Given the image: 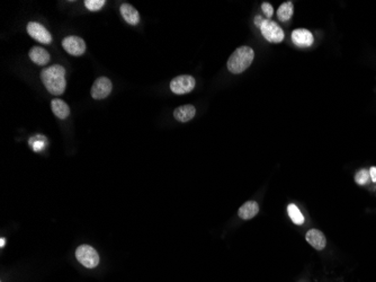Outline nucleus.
<instances>
[{
  "instance_id": "nucleus-15",
  "label": "nucleus",
  "mask_w": 376,
  "mask_h": 282,
  "mask_svg": "<svg viewBox=\"0 0 376 282\" xmlns=\"http://www.w3.org/2000/svg\"><path fill=\"white\" fill-rule=\"evenodd\" d=\"M51 108H52V112L54 113L55 117L61 119V120H65L69 117V115H70V108H69L68 104L65 101H62L60 99L52 100Z\"/></svg>"
},
{
  "instance_id": "nucleus-13",
  "label": "nucleus",
  "mask_w": 376,
  "mask_h": 282,
  "mask_svg": "<svg viewBox=\"0 0 376 282\" xmlns=\"http://www.w3.org/2000/svg\"><path fill=\"white\" fill-rule=\"evenodd\" d=\"M30 59L38 66H46L50 62V54L48 51L39 47H33L30 50Z\"/></svg>"
},
{
  "instance_id": "nucleus-24",
  "label": "nucleus",
  "mask_w": 376,
  "mask_h": 282,
  "mask_svg": "<svg viewBox=\"0 0 376 282\" xmlns=\"http://www.w3.org/2000/svg\"><path fill=\"white\" fill-rule=\"evenodd\" d=\"M6 244V239L3 237L2 239H0V247H4Z\"/></svg>"
},
{
  "instance_id": "nucleus-10",
  "label": "nucleus",
  "mask_w": 376,
  "mask_h": 282,
  "mask_svg": "<svg viewBox=\"0 0 376 282\" xmlns=\"http://www.w3.org/2000/svg\"><path fill=\"white\" fill-rule=\"evenodd\" d=\"M305 239L316 251H322L327 245L326 236L319 229H310L305 235Z\"/></svg>"
},
{
  "instance_id": "nucleus-3",
  "label": "nucleus",
  "mask_w": 376,
  "mask_h": 282,
  "mask_svg": "<svg viewBox=\"0 0 376 282\" xmlns=\"http://www.w3.org/2000/svg\"><path fill=\"white\" fill-rule=\"evenodd\" d=\"M76 257L85 268L88 269H94L100 264V255L90 245L79 246L76 251Z\"/></svg>"
},
{
  "instance_id": "nucleus-21",
  "label": "nucleus",
  "mask_w": 376,
  "mask_h": 282,
  "mask_svg": "<svg viewBox=\"0 0 376 282\" xmlns=\"http://www.w3.org/2000/svg\"><path fill=\"white\" fill-rule=\"evenodd\" d=\"M32 148L34 152H41L42 149L44 148V142L39 139V140H35L34 143H32Z\"/></svg>"
},
{
  "instance_id": "nucleus-12",
  "label": "nucleus",
  "mask_w": 376,
  "mask_h": 282,
  "mask_svg": "<svg viewBox=\"0 0 376 282\" xmlns=\"http://www.w3.org/2000/svg\"><path fill=\"white\" fill-rule=\"evenodd\" d=\"M259 212V205L256 201H247V202L240 206L238 211V216L242 220L252 219L254 216H257Z\"/></svg>"
},
{
  "instance_id": "nucleus-22",
  "label": "nucleus",
  "mask_w": 376,
  "mask_h": 282,
  "mask_svg": "<svg viewBox=\"0 0 376 282\" xmlns=\"http://www.w3.org/2000/svg\"><path fill=\"white\" fill-rule=\"evenodd\" d=\"M264 18H263V16H260V15H258V16H256V17H254V24H256V26L257 27H260V26H262L263 25V23H264Z\"/></svg>"
},
{
  "instance_id": "nucleus-23",
  "label": "nucleus",
  "mask_w": 376,
  "mask_h": 282,
  "mask_svg": "<svg viewBox=\"0 0 376 282\" xmlns=\"http://www.w3.org/2000/svg\"><path fill=\"white\" fill-rule=\"evenodd\" d=\"M369 177H371L372 182L376 183V167L369 168Z\"/></svg>"
},
{
  "instance_id": "nucleus-6",
  "label": "nucleus",
  "mask_w": 376,
  "mask_h": 282,
  "mask_svg": "<svg viewBox=\"0 0 376 282\" xmlns=\"http://www.w3.org/2000/svg\"><path fill=\"white\" fill-rule=\"evenodd\" d=\"M113 89V84L106 77H100L95 80L91 87V96L95 100H103L111 94Z\"/></svg>"
},
{
  "instance_id": "nucleus-14",
  "label": "nucleus",
  "mask_w": 376,
  "mask_h": 282,
  "mask_svg": "<svg viewBox=\"0 0 376 282\" xmlns=\"http://www.w3.org/2000/svg\"><path fill=\"white\" fill-rule=\"evenodd\" d=\"M196 114V108L195 106L187 104L177 107L175 111H173V117L179 122H188V121L192 120Z\"/></svg>"
},
{
  "instance_id": "nucleus-4",
  "label": "nucleus",
  "mask_w": 376,
  "mask_h": 282,
  "mask_svg": "<svg viewBox=\"0 0 376 282\" xmlns=\"http://www.w3.org/2000/svg\"><path fill=\"white\" fill-rule=\"evenodd\" d=\"M260 32L263 36L271 43H281L284 40V31L277 24L276 22L265 20L263 25L260 26Z\"/></svg>"
},
{
  "instance_id": "nucleus-11",
  "label": "nucleus",
  "mask_w": 376,
  "mask_h": 282,
  "mask_svg": "<svg viewBox=\"0 0 376 282\" xmlns=\"http://www.w3.org/2000/svg\"><path fill=\"white\" fill-rule=\"evenodd\" d=\"M121 14H122L124 21L130 25H136L140 22V14L130 4H123L121 6Z\"/></svg>"
},
{
  "instance_id": "nucleus-8",
  "label": "nucleus",
  "mask_w": 376,
  "mask_h": 282,
  "mask_svg": "<svg viewBox=\"0 0 376 282\" xmlns=\"http://www.w3.org/2000/svg\"><path fill=\"white\" fill-rule=\"evenodd\" d=\"M27 32L30 35L43 44H50L52 42V35L46 28L36 22H30L27 25Z\"/></svg>"
},
{
  "instance_id": "nucleus-20",
  "label": "nucleus",
  "mask_w": 376,
  "mask_h": 282,
  "mask_svg": "<svg viewBox=\"0 0 376 282\" xmlns=\"http://www.w3.org/2000/svg\"><path fill=\"white\" fill-rule=\"evenodd\" d=\"M262 9L264 11V14L268 17V18H270L271 16H273L274 14V8L273 6H271L269 3H264L262 5Z\"/></svg>"
},
{
  "instance_id": "nucleus-2",
  "label": "nucleus",
  "mask_w": 376,
  "mask_h": 282,
  "mask_svg": "<svg viewBox=\"0 0 376 282\" xmlns=\"http://www.w3.org/2000/svg\"><path fill=\"white\" fill-rule=\"evenodd\" d=\"M254 52L250 47H240L230 55L228 60V69L230 72L238 74L244 72L253 61Z\"/></svg>"
},
{
  "instance_id": "nucleus-9",
  "label": "nucleus",
  "mask_w": 376,
  "mask_h": 282,
  "mask_svg": "<svg viewBox=\"0 0 376 282\" xmlns=\"http://www.w3.org/2000/svg\"><path fill=\"white\" fill-rule=\"evenodd\" d=\"M292 41L300 48H309L313 44L314 39L309 30L298 28V30H294L292 33Z\"/></svg>"
},
{
  "instance_id": "nucleus-18",
  "label": "nucleus",
  "mask_w": 376,
  "mask_h": 282,
  "mask_svg": "<svg viewBox=\"0 0 376 282\" xmlns=\"http://www.w3.org/2000/svg\"><path fill=\"white\" fill-rule=\"evenodd\" d=\"M369 180H371V177H369V171L363 168L356 173L355 182L358 185H366V184H368Z\"/></svg>"
},
{
  "instance_id": "nucleus-17",
  "label": "nucleus",
  "mask_w": 376,
  "mask_h": 282,
  "mask_svg": "<svg viewBox=\"0 0 376 282\" xmlns=\"http://www.w3.org/2000/svg\"><path fill=\"white\" fill-rule=\"evenodd\" d=\"M287 212L288 216H290L291 220L295 223V225H303L304 223V217L303 215L301 214L300 209L298 208V205H295L294 203L288 204L287 206Z\"/></svg>"
},
{
  "instance_id": "nucleus-1",
  "label": "nucleus",
  "mask_w": 376,
  "mask_h": 282,
  "mask_svg": "<svg viewBox=\"0 0 376 282\" xmlns=\"http://www.w3.org/2000/svg\"><path fill=\"white\" fill-rule=\"evenodd\" d=\"M41 79L45 88L52 95H62L66 90V69L60 65L45 68L41 72Z\"/></svg>"
},
{
  "instance_id": "nucleus-19",
  "label": "nucleus",
  "mask_w": 376,
  "mask_h": 282,
  "mask_svg": "<svg viewBox=\"0 0 376 282\" xmlns=\"http://www.w3.org/2000/svg\"><path fill=\"white\" fill-rule=\"evenodd\" d=\"M105 0H86L85 6L86 8L90 11H97L102 9L105 6Z\"/></svg>"
},
{
  "instance_id": "nucleus-5",
  "label": "nucleus",
  "mask_w": 376,
  "mask_h": 282,
  "mask_svg": "<svg viewBox=\"0 0 376 282\" xmlns=\"http://www.w3.org/2000/svg\"><path fill=\"white\" fill-rule=\"evenodd\" d=\"M195 78L190 74H181L170 82V89L173 94L184 95L188 94L195 88Z\"/></svg>"
},
{
  "instance_id": "nucleus-7",
  "label": "nucleus",
  "mask_w": 376,
  "mask_h": 282,
  "mask_svg": "<svg viewBox=\"0 0 376 282\" xmlns=\"http://www.w3.org/2000/svg\"><path fill=\"white\" fill-rule=\"evenodd\" d=\"M62 47L69 54L73 57L83 55L86 51V43L82 37L79 36H67L62 41Z\"/></svg>"
},
{
  "instance_id": "nucleus-16",
  "label": "nucleus",
  "mask_w": 376,
  "mask_h": 282,
  "mask_svg": "<svg viewBox=\"0 0 376 282\" xmlns=\"http://www.w3.org/2000/svg\"><path fill=\"white\" fill-rule=\"evenodd\" d=\"M293 3L292 2H285L283 3L280 8L277 9V18H279L280 22H288L293 16Z\"/></svg>"
}]
</instances>
